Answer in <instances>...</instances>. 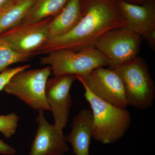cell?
<instances>
[{
    "mask_svg": "<svg viewBox=\"0 0 155 155\" xmlns=\"http://www.w3.org/2000/svg\"><path fill=\"white\" fill-rule=\"evenodd\" d=\"M126 25L123 14L118 15L106 3L95 1L74 28L63 35L49 39L37 54H47L59 50H79L94 47L104 34L113 29L124 28Z\"/></svg>",
    "mask_w": 155,
    "mask_h": 155,
    "instance_id": "1",
    "label": "cell"
},
{
    "mask_svg": "<svg viewBox=\"0 0 155 155\" xmlns=\"http://www.w3.org/2000/svg\"><path fill=\"white\" fill-rule=\"evenodd\" d=\"M84 95L91 107L94 123L93 138L104 144L119 141L125 136L131 125L130 112L96 97L84 84Z\"/></svg>",
    "mask_w": 155,
    "mask_h": 155,
    "instance_id": "2",
    "label": "cell"
},
{
    "mask_svg": "<svg viewBox=\"0 0 155 155\" xmlns=\"http://www.w3.org/2000/svg\"><path fill=\"white\" fill-rule=\"evenodd\" d=\"M122 80L125 87L128 106L145 110L155 100V87L146 64L139 58L110 66Z\"/></svg>",
    "mask_w": 155,
    "mask_h": 155,
    "instance_id": "3",
    "label": "cell"
},
{
    "mask_svg": "<svg viewBox=\"0 0 155 155\" xmlns=\"http://www.w3.org/2000/svg\"><path fill=\"white\" fill-rule=\"evenodd\" d=\"M40 64L51 67L54 76H83L97 68L110 65L105 56L94 47L54 51L41 58Z\"/></svg>",
    "mask_w": 155,
    "mask_h": 155,
    "instance_id": "4",
    "label": "cell"
},
{
    "mask_svg": "<svg viewBox=\"0 0 155 155\" xmlns=\"http://www.w3.org/2000/svg\"><path fill=\"white\" fill-rule=\"evenodd\" d=\"M51 73L49 66L23 70L13 75L3 90L7 94L17 97L33 110L50 111L45 88Z\"/></svg>",
    "mask_w": 155,
    "mask_h": 155,
    "instance_id": "5",
    "label": "cell"
},
{
    "mask_svg": "<svg viewBox=\"0 0 155 155\" xmlns=\"http://www.w3.org/2000/svg\"><path fill=\"white\" fill-rule=\"evenodd\" d=\"M141 37L126 28H117L104 34L94 47L109 60L110 66H113L128 62L137 57Z\"/></svg>",
    "mask_w": 155,
    "mask_h": 155,
    "instance_id": "6",
    "label": "cell"
},
{
    "mask_svg": "<svg viewBox=\"0 0 155 155\" xmlns=\"http://www.w3.org/2000/svg\"><path fill=\"white\" fill-rule=\"evenodd\" d=\"M75 76L100 100L118 107L127 108L125 87L113 69L100 67L86 75Z\"/></svg>",
    "mask_w": 155,
    "mask_h": 155,
    "instance_id": "7",
    "label": "cell"
},
{
    "mask_svg": "<svg viewBox=\"0 0 155 155\" xmlns=\"http://www.w3.org/2000/svg\"><path fill=\"white\" fill-rule=\"evenodd\" d=\"M53 17L39 22L22 23L0 35L17 53L37 55V52L50 39L49 25Z\"/></svg>",
    "mask_w": 155,
    "mask_h": 155,
    "instance_id": "8",
    "label": "cell"
},
{
    "mask_svg": "<svg viewBox=\"0 0 155 155\" xmlns=\"http://www.w3.org/2000/svg\"><path fill=\"white\" fill-rule=\"evenodd\" d=\"M76 79L74 75L54 76L48 79L46 85V98L52 114L54 124L63 130L69 121L73 103L70 89Z\"/></svg>",
    "mask_w": 155,
    "mask_h": 155,
    "instance_id": "9",
    "label": "cell"
},
{
    "mask_svg": "<svg viewBox=\"0 0 155 155\" xmlns=\"http://www.w3.org/2000/svg\"><path fill=\"white\" fill-rule=\"evenodd\" d=\"M38 128L28 155H64L69 151L63 129L48 122L44 111H38Z\"/></svg>",
    "mask_w": 155,
    "mask_h": 155,
    "instance_id": "10",
    "label": "cell"
},
{
    "mask_svg": "<svg viewBox=\"0 0 155 155\" xmlns=\"http://www.w3.org/2000/svg\"><path fill=\"white\" fill-rule=\"evenodd\" d=\"M94 123L91 109H82L72 119L71 130L66 136L75 155H90Z\"/></svg>",
    "mask_w": 155,
    "mask_h": 155,
    "instance_id": "11",
    "label": "cell"
},
{
    "mask_svg": "<svg viewBox=\"0 0 155 155\" xmlns=\"http://www.w3.org/2000/svg\"><path fill=\"white\" fill-rule=\"evenodd\" d=\"M119 6L126 21L124 28L153 41L155 31L154 17L146 7L119 1Z\"/></svg>",
    "mask_w": 155,
    "mask_h": 155,
    "instance_id": "12",
    "label": "cell"
},
{
    "mask_svg": "<svg viewBox=\"0 0 155 155\" xmlns=\"http://www.w3.org/2000/svg\"><path fill=\"white\" fill-rule=\"evenodd\" d=\"M80 2L81 0H69L63 9L53 17L49 25L50 39L67 33L80 21L83 17L81 15Z\"/></svg>",
    "mask_w": 155,
    "mask_h": 155,
    "instance_id": "13",
    "label": "cell"
},
{
    "mask_svg": "<svg viewBox=\"0 0 155 155\" xmlns=\"http://www.w3.org/2000/svg\"><path fill=\"white\" fill-rule=\"evenodd\" d=\"M36 0H11L0 9V35L20 24Z\"/></svg>",
    "mask_w": 155,
    "mask_h": 155,
    "instance_id": "14",
    "label": "cell"
},
{
    "mask_svg": "<svg viewBox=\"0 0 155 155\" xmlns=\"http://www.w3.org/2000/svg\"><path fill=\"white\" fill-rule=\"evenodd\" d=\"M69 0H36L21 23H32L56 16Z\"/></svg>",
    "mask_w": 155,
    "mask_h": 155,
    "instance_id": "15",
    "label": "cell"
},
{
    "mask_svg": "<svg viewBox=\"0 0 155 155\" xmlns=\"http://www.w3.org/2000/svg\"><path fill=\"white\" fill-rule=\"evenodd\" d=\"M34 56L17 52L0 38V72H2L12 64L29 61Z\"/></svg>",
    "mask_w": 155,
    "mask_h": 155,
    "instance_id": "16",
    "label": "cell"
},
{
    "mask_svg": "<svg viewBox=\"0 0 155 155\" xmlns=\"http://www.w3.org/2000/svg\"><path fill=\"white\" fill-rule=\"evenodd\" d=\"M19 117L14 113L0 115V132L6 138H11L17 131Z\"/></svg>",
    "mask_w": 155,
    "mask_h": 155,
    "instance_id": "17",
    "label": "cell"
},
{
    "mask_svg": "<svg viewBox=\"0 0 155 155\" xmlns=\"http://www.w3.org/2000/svg\"><path fill=\"white\" fill-rule=\"evenodd\" d=\"M30 64L19 66L14 68H8L0 73V91L3 90L13 75L17 72H21L30 68Z\"/></svg>",
    "mask_w": 155,
    "mask_h": 155,
    "instance_id": "18",
    "label": "cell"
},
{
    "mask_svg": "<svg viewBox=\"0 0 155 155\" xmlns=\"http://www.w3.org/2000/svg\"><path fill=\"white\" fill-rule=\"evenodd\" d=\"M16 153L15 149L0 139V154L15 155Z\"/></svg>",
    "mask_w": 155,
    "mask_h": 155,
    "instance_id": "19",
    "label": "cell"
},
{
    "mask_svg": "<svg viewBox=\"0 0 155 155\" xmlns=\"http://www.w3.org/2000/svg\"><path fill=\"white\" fill-rule=\"evenodd\" d=\"M11 0H0V9L2 8L8 2Z\"/></svg>",
    "mask_w": 155,
    "mask_h": 155,
    "instance_id": "20",
    "label": "cell"
}]
</instances>
